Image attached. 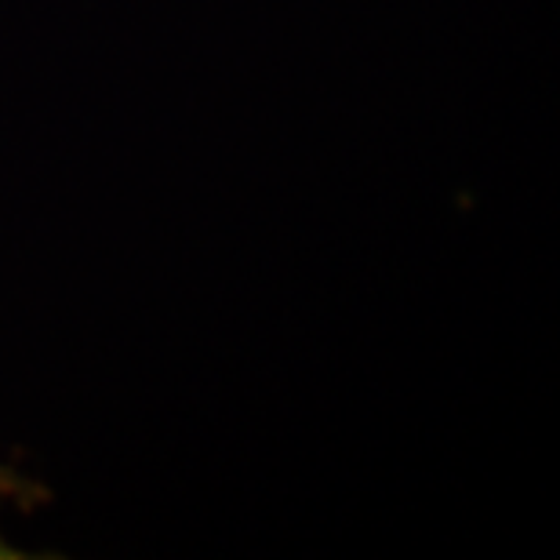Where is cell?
I'll return each instance as SVG.
<instances>
[{
	"mask_svg": "<svg viewBox=\"0 0 560 560\" xmlns=\"http://www.w3.org/2000/svg\"><path fill=\"white\" fill-rule=\"evenodd\" d=\"M30 495V485H22V480L15 474H8L4 466H0V502H22ZM15 560L19 550H8V542H4V535H0V560Z\"/></svg>",
	"mask_w": 560,
	"mask_h": 560,
	"instance_id": "cell-1",
	"label": "cell"
}]
</instances>
